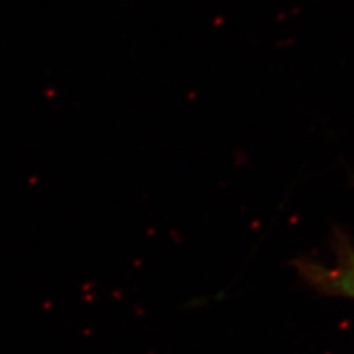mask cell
<instances>
[{
    "instance_id": "1",
    "label": "cell",
    "mask_w": 354,
    "mask_h": 354,
    "mask_svg": "<svg viewBox=\"0 0 354 354\" xmlns=\"http://www.w3.org/2000/svg\"><path fill=\"white\" fill-rule=\"evenodd\" d=\"M335 264L326 268L312 260H297L295 268L304 282L320 294L354 300V243L346 235L334 239Z\"/></svg>"
}]
</instances>
